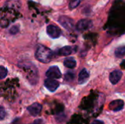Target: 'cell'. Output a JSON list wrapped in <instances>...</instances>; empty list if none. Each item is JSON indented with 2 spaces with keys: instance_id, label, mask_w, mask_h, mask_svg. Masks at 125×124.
<instances>
[{
  "instance_id": "cell-1",
  "label": "cell",
  "mask_w": 125,
  "mask_h": 124,
  "mask_svg": "<svg viewBox=\"0 0 125 124\" xmlns=\"http://www.w3.org/2000/svg\"><path fill=\"white\" fill-rule=\"evenodd\" d=\"M35 56L39 61L44 64H48L51 61L53 51L45 46L40 45L37 49Z\"/></svg>"
},
{
  "instance_id": "cell-2",
  "label": "cell",
  "mask_w": 125,
  "mask_h": 124,
  "mask_svg": "<svg viewBox=\"0 0 125 124\" xmlns=\"http://www.w3.org/2000/svg\"><path fill=\"white\" fill-rule=\"evenodd\" d=\"M59 22L64 28H65L68 31L72 30L74 27L73 20L67 16H61L59 18Z\"/></svg>"
},
{
  "instance_id": "cell-3",
  "label": "cell",
  "mask_w": 125,
  "mask_h": 124,
  "mask_svg": "<svg viewBox=\"0 0 125 124\" xmlns=\"http://www.w3.org/2000/svg\"><path fill=\"white\" fill-rule=\"evenodd\" d=\"M46 77L49 79H59L62 77V73L58 67H51L46 72Z\"/></svg>"
},
{
  "instance_id": "cell-4",
  "label": "cell",
  "mask_w": 125,
  "mask_h": 124,
  "mask_svg": "<svg viewBox=\"0 0 125 124\" xmlns=\"http://www.w3.org/2000/svg\"><path fill=\"white\" fill-rule=\"evenodd\" d=\"M46 31H47V34H48V36L51 37V38H53V39L59 37L61 35V33H62L59 27H57L56 26H54V25L48 26Z\"/></svg>"
},
{
  "instance_id": "cell-5",
  "label": "cell",
  "mask_w": 125,
  "mask_h": 124,
  "mask_svg": "<svg viewBox=\"0 0 125 124\" xmlns=\"http://www.w3.org/2000/svg\"><path fill=\"white\" fill-rule=\"evenodd\" d=\"M92 26V21L88 19H82L79 20L76 25V28L78 31H83L89 29Z\"/></svg>"
},
{
  "instance_id": "cell-6",
  "label": "cell",
  "mask_w": 125,
  "mask_h": 124,
  "mask_svg": "<svg viewBox=\"0 0 125 124\" xmlns=\"http://www.w3.org/2000/svg\"><path fill=\"white\" fill-rule=\"evenodd\" d=\"M44 85H45V87L51 92L55 91L59 86V83L58 81L53 79H49V78L45 80Z\"/></svg>"
},
{
  "instance_id": "cell-7",
  "label": "cell",
  "mask_w": 125,
  "mask_h": 124,
  "mask_svg": "<svg viewBox=\"0 0 125 124\" xmlns=\"http://www.w3.org/2000/svg\"><path fill=\"white\" fill-rule=\"evenodd\" d=\"M27 110L31 115L36 117L40 113L42 110V105L39 103H34L27 108Z\"/></svg>"
},
{
  "instance_id": "cell-8",
  "label": "cell",
  "mask_w": 125,
  "mask_h": 124,
  "mask_svg": "<svg viewBox=\"0 0 125 124\" xmlns=\"http://www.w3.org/2000/svg\"><path fill=\"white\" fill-rule=\"evenodd\" d=\"M122 76V72L120 70H115L113 71L109 76V80L111 81V83L112 84H116L119 83V81L120 80L121 77Z\"/></svg>"
},
{
  "instance_id": "cell-9",
  "label": "cell",
  "mask_w": 125,
  "mask_h": 124,
  "mask_svg": "<svg viewBox=\"0 0 125 124\" xmlns=\"http://www.w3.org/2000/svg\"><path fill=\"white\" fill-rule=\"evenodd\" d=\"M123 107H124V102L121 99H117V100L113 101L109 105L110 109L114 111H119V110H122Z\"/></svg>"
},
{
  "instance_id": "cell-10",
  "label": "cell",
  "mask_w": 125,
  "mask_h": 124,
  "mask_svg": "<svg viewBox=\"0 0 125 124\" xmlns=\"http://www.w3.org/2000/svg\"><path fill=\"white\" fill-rule=\"evenodd\" d=\"M89 77V73L86 69H83L78 75V83L83 84L85 83Z\"/></svg>"
},
{
  "instance_id": "cell-11",
  "label": "cell",
  "mask_w": 125,
  "mask_h": 124,
  "mask_svg": "<svg viewBox=\"0 0 125 124\" xmlns=\"http://www.w3.org/2000/svg\"><path fill=\"white\" fill-rule=\"evenodd\" d=\"M73 52V49L72 47H70V46H65V47L62 48L59 50V55H61V56H67L70 55Z\"/></svg>"
},
{
  "instance_id": "cell-12",
  "label": "cell",
  "mask_w": 125,
  "mask_h": 124,
  "mask_svg": "<svg viewBox=\"0 0 125 124\" xmlns=\"http://www.w3.org/2000/svg\"><path fill=\"white\" fill-rule=\"evenodd\" d=\"M64 64L69 69H74L76 67V61L73 58H67L64 60Z\"/></svg>"
},
{
  "instance_id": "cell-13",
  "label": "cell",
  "mask_w": 125,
  "mask_h": 124,
  "mask_svg": "<svg viewBox=\"0 0 125 124\" xmlns=\"http://www.w3.org/2000/svg\"><path fill=\"white\" fill-rule=\"evenodd\" d=\"M125 55V46H120L115 50V56L117 58H122Z\"/></svg>"
},
{
  "instance_id": "cell-14",
  "label": "cell",
  "mask_w": 125,
  "mask_h": 124,
  "mask_svg": "<svg viewBox=\"0 0 125 124\" xmlns=\"http://www.w3.org/2000/svg\"><path fill=\"white\" fill-rule=\"evenodd\" d=\"M81 1L82 0H70V9H74V8L77 7L80 4Z\"/></svg>"
},
{
  "instance_id": "cell-15",
  "label": "cell",
  "mask_w": 125,
  "mask_h": 124,
  "mask_svg": "<svg viewBox=\"0 0 125 124\" xmlns=\"http://www.w3.org/2000/svg\"><path fill=\"white\" fill-rule=\"evenodd\" d=\"M7 75V70L4 67H0V80L4 79Z\"/></svg>"
},
{
  "instance_id": "cell-16",
  "label": "cell",
  "mask_w": 125,
  "mask_h": 124,
  "mask_svg": "<svg viewBox=\"0 0 125 124\" xmlns=\"http://www.w3.org/2000/svg\"><path fill=\"white\" fill-rule=\"evenodd\" d=\"M5 115H6V111L4 108L0 106V121L3 120L5 118Z\"/></svg>"
},
{
  "instance_id": "cell-17",
  "label": "cell",
  "mask_w": 125,
  "mask_h": 124,
  "mask_svg": "<svg viewBox=\"0 0 125 124\" xmlns=\"http://www.w3.org/2000/svg\"><path fill=\"white\" fill-rule=\"evenodd\" d=\"M18 31V28L17 26H13L12 27V29H10V32L11 34H16Z\"/></svg>"
},
{
  "instance_id": "cell-18",
  "label": "cell",
  "mask_w": 125,
  "mask_h": 124,
  "mask_svg": "<svg viewBox=\"0 0 125 124\" xmlns=\"http://www.w3.org/2000/svg\"><path fill=\"white\" fill-rule=\"evenodd\" d=\"M92 124H103V121H98V120H96V121H94Z\"/></svg>"
},
{
  "instance_id": "cell-19",
  "label": "cell",
  "mask_w": 125,
  "mask_h": 124,
  "mask_svg": "<svg viewBox=\"0 0 125 124\" xmlns=\"http://www.w3.org/2000/svg\"><path fill=\"white\" fill-rule=\"evenodd\" d=\"M41 122H42V121H41V120H37V121H34V122H33L31 124H40Z\"/></svg>"
}]
</instances>
